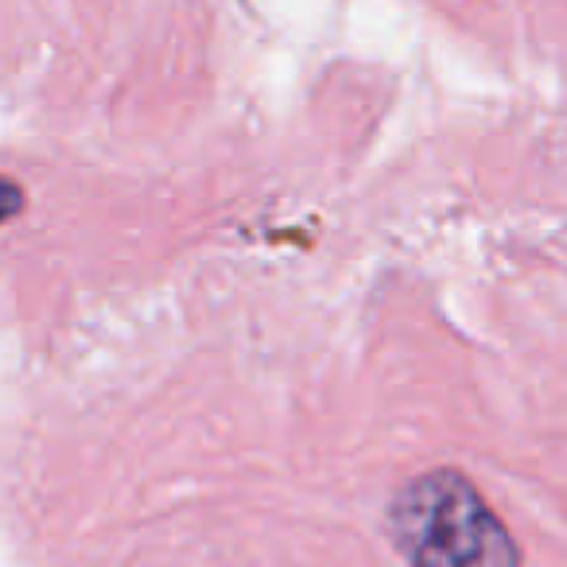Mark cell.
Masks as SVG:
<instances>
[{
	"label": "cell",
	"instance_id": "cell-1",
	"mask_svg": "<svg viewBox=\"0 0 567 567\" xmlns=\"http://www.w3.org/2000/svg\"><path fill=\"white\" fill-rule=\"evenodd\" d=\"M389 533L412 567H520V548L463 471H427L396 489Z\"/></svg>",
	"mask_w": 567,
	"mask_h": 567
}]
</instances>
